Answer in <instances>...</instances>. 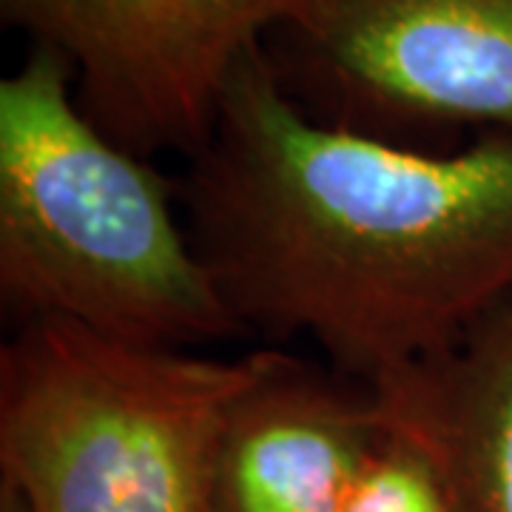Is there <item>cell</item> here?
Returning a JSON list of instances; mask_svg holds the SVG:
<instances>
[{"mask_svg": "<svg viewBox=\"0 0 512 512\" xmlns=\"http://www.w3.org/2000/svg\"><path fill=\"white\" fill-rule=\"evenodd\" d=\"M382 439L367 384L268 348L225 424L211 512H339Z\"/></svg>", "mask_w": 512, "mask_h": 512, "instance_id": "8992f818", "label": "cell"}, {"mask_svg": "<svg viewBox=\"0 0 512 512\" xmlns=\"http://www.w3.org/2000/svg\"><path fill=\"white\" fill-rule=\"evenodd\" d=\"M339 512H461L439 467L416 444L384 430L382 444Z\"/></svg>", "mask_w": 512, "mask_h": 512, "instance_id": "ba28073f", "label": "cell"}, {"mask_svg": "<svg viewBox=\"0 0 512 512\" xmlns=\"http://www.w3.org/2000/svg\"><path fill=\"white\" fill-rule=\"evenodd\" d=\"M0 296L18 325L57 319L154 348L242 333L177 185L94 126L72 66L43 46L0 83Z\"/></svg>", "mask_w": 512, "mask_h": 512, "instance_id": "7a4b0ae2", "label": "cell"}, {"mask_svg": "<svg viewBox=\"0 0 512 512\" xmlns=\"http://www.w3.org/2000/svg\"><path fill=\"white\" fill-rule=\"evenodd\" d=\"M305 0H0V18L72 66L83 114L140 157L208 140L242 57Z\"/></svg>", "mask_w": 512, "mask_h": 512, "instance_id": "5b68a950", "label": "cell"}, {"mask_svg": "<svg viewBox=\"0 0 512 512\" xmlns=\"http://www.w3.org/2000/svg\"><path fill=\"white\" fill-rule=\"evenodd\" d=\"M242 333L308 339L376 384L450 348L512 291V140L396 146L308 117L259 46L177 183Z\"/></svg>", "mask_w": 512, "mask_h": 512, "instance_id": "6da1fadb", "label": "cell"}, {"mask_svg": "<svg viewBox=\"0 0 512 512\" xmlns=\"http://www.w3.org/2000/svg\"><path fill=\"white\" fill-rule=\"evenodd\" d=\"M367 387L384 430L439 467L461 512H512V291L450 348Z\"/></svg>", "mask_w": 512, "mask_h": 512, "instance_id": "52a82bcc", "label": "cell"}, {"mask_svg": "<svg viewBox=\"0 0 512 512\" xmlns=\"http://www.w3.org/2000/svg\"><path fill=\"white\" fill-rule=\"evenodd\" d=\"M262 49L325 126L421 151L512 140V0H305Z\"/></svg>", "mask_w": 512, "mask_h": 512, "instance_id": "277c9868", "label": "cell"}, {"mask_svg": "<svg viewBox=\"0 0 512 512\" xmlns=\"http://www.w3.org/2000/svg\"><path fill=\"white\" fill-rule=\"evenodd\" d=\"M265 359L18 325L0 348V481L29 512H211L225 424Z\"/></svg>", "mask_w": 512, "mask_h": 512, "instance_id": "3957f363", "label": "cell"}]
</instances>
